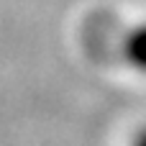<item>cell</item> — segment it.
Instances as JSON below:
<instances>
[{
	"label": "cell",
	"mask_w": 146,
	"mask_h": 146,
	"mask_svg": "<svg viewBox=\"0 0 146 146\" xmlns=\"http://www.w3.org/2000/svg\"><path fill=\"white\" fill-rule=\"evenodd\" d=\"M133 146H146V128H141V131L136 133V139H133Z\"/></svg>",
	"instance_id": "obj_2"
},
{
	"label": "cell",
	"mask_w": 146,
	"mask_h": 146,
	"mask_svg": "<svg viewBox=\"0 0 146 146\" xmlns=\"http://www.w3.org/2000/svg\"><path fill=\"white\" fill-rule=\"evenodd\" d=\"M121 51H123V59L128 67H133L136 72L146 74V21L133 26L123 41H121Z\"/></svg>",
	"instance_id": "obj_1"
}]
</instances>
